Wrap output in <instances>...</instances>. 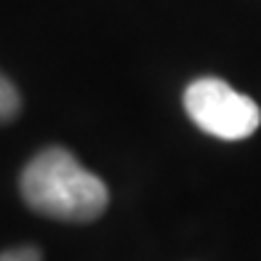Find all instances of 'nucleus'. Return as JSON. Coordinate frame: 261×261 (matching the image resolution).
<instances>
[{"instance_id":"7ed1b4c3","label":"nucleus","mask_w":261,"mask_h":261,"mask_svg":"<svg viewBox=\"0 0 261 261\" xmlns=\"http://www.w3.org/2000/svg\"><path fill=\"white\" fill-rule=\"evenodd\" d=\"M19 91L3 72H0V123H8L19 115Z\"/></svg>"},{"instance_id":"f03ea898","label":"nucleus","mask_w":261,"mask_h":261,"mask_svg":"<svg viewBox=\"0 0 261 261\" xmlns=\"http://www.w3.org/2000/svg\"><path fill=\"white\" fill-rule=\"evenodd\" d=\"M184 110L200 130L224 141L248 139L261 125L258 104L219 77L189 83L184 91Z\"/></svg>"},{"instance_id":"f257e3e1","label":"nucleus","mask_w":261,"mask_h":261,"mask_svg":"<svg viewBox=\"0 0 261 261\" xmlns=\"http://www.w3.org/2000/svg\"><path fill=\"white\" fill-rule=\"evenodd\" d=\"M19 187L24 203L35 213L56 221H93L110 203L107 184L62 147L38 152L21 171Z\"/></svg>"},{"instance_id":"20e7f679","label":"nucleus","mask_w":261,"mask_h":261,"mask_svg":"<svg viewBox=\"0 0 261 261\" xmlns=\"http://www.w3.org/2000/svg\"><path fill=\"white\" fill-rule=\"evenodd\" d=\"M0 261H43V253L32 245H21V248H11V251L0 253Z\"/></svg>"}]
</instances>
